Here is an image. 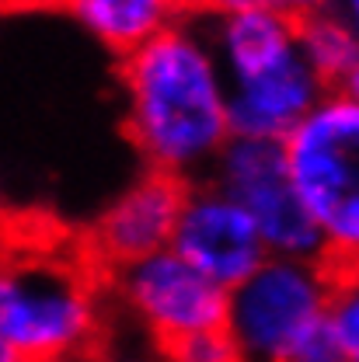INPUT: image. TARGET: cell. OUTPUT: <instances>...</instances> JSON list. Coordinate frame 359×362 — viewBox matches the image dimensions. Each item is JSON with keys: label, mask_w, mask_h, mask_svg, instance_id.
Listing matches in <instances>:
<instances>
[{"label": "cell", "mask_w": 359, "mask_h": 362, "mask_svg": "<svg viewBox=\"0 0 359 362\" xmlns=\"http://www.w3.org/2000/svg\"><path fill=\"white\" fill-rule=\"evenodd\" d=\"M210 178L251 213L269 244V255L328 262L324 233L297 188L283 139L234 136L217 157Z\"/></svg>", "instance_id": "obj_5"}, {"label": "cell", "mask_w": 359, "mask_h": 362, "mask_svg": "<svg viewBox=\"0 0 359 362\" xmlns=\"http://www.w3.org/2000/svg\"><path fill=\"white\" fill-rule=\"evenodd\" d=\"M188 14H213V18H227V14H241V11H255V7H275L279 0H185Z\"/></svg>", "instance_id": "obj_16"}, {"label": "cell", "mask_w": 359, "mask_h": 362, "mask_svg": "<svg viewBox=\"0 0 359 362\" xmlns=\"http://www.w3.org/2000/svg\"><path fill=\"white\" fill-rule=\"evenodd\" d=\"M342 90H346L349 98H356V101H359V70L349 77V81H346V88H342Z\"/></svg>", "instance_id": "obj_20"}, {"label": "cell", "mask_w": 359, "mask_h": 362, "mask_svg": "<svg viewBox=\"0 0 359 362\" xmlns=\"http://www.w3.org/2000/svg\"><path fill=\"white\" fill-rule=\"evenodd\" d=\"M188 185L192 181H181L154 168H147L136 181H130L88 230L84 247L94 258V265L108 275L157 251H168L178 230Z\"/></svg>", "instance_id": "obj_8"}, {"label": "cell", "mask_w": 359, "mask_h": 362, "mask_svg": "<svg viewBox=\"0 0 359 362\" xmlns=\"http://www.w3.org/2000/svg\"><path fill=\"white\" fill-rule=\"evenodd\" d=\"M63 11L119 59L178 28L181 18H192L185 0H67Z\"/></svg>", "instance_id": "obj_11"}, {"label": "cell", "mask_w": 359, "mask_h": 362, "mask_svg": "<svg viewBox=\"0 0 359 362\" xmlns=\"http://www.w3.org/2000/svg\"><path fill=\"white\" fill-rule=\"evenodd\" d=\"M101 293L94 258L52 244H11L0 272V349L21 362H77L101 349Z\"/></svg>", "instance_id": "obj_2"}, {"label": "cell", "mask_w": 359, "mask_h": 362, "mask_svg": "<svg viewBox=\"0 0 359 362\" xmlns=\"http://www.w3.org/2000/svg\"><path fill=\"white\" fill-rule=\"evenodd\" d=\"M164 362H244L234 334L227 327L217 331H195V334H185L178 341H168L157 349Z\"/></svg>", "instance_id": "obj_14"}, {"label": "cell", "mask_w": 359, "mask_h": 362, "mask_svg": "<svg viewBox=\"0 0 359 362\" xmlns=\"http://www.w3.org/2000/svg\"><path fill=\"white\" fill-rule=\"evenodd\" d=\"M328 320L346 349V359L359 362V269H335Z\"/></svg>", "instance_id": "obj_13"}, {"label": "cell", "mask_w": 359, "mask_h": 362, "mask_svg": "<svg viewBox=\"0 0 359 362\" xmlns=\"http://www.w3.org/2000/svg\"><path fill=\"white\" fill-rule=\"evenodd\" d=\"M300 49L328 90H342L346 81L359 70V35L353 28L338 25L335 18H324L321 11L297 18Z\"/></svg>", "instance_id": "obj_12"}, {"label": "cell", "mask_w": 359, "mask_h": 362, "mask_svg": "<svg viewBox=\"0 0 359 362\" xmlns=\"http://www.w3.org/2000/svg\"><path fill=\"white\" fill-rule=\"evenodd\" d=\"M286 362H349V359H346V349H342L331 320L324 317V320H317L314 327L290 349Z\"/></svg>", "instance_id": "obj_15"}, {"label": "cell", "mask_w": 359, "mask_h": 362, "mask_svg": "<svg viewBox=\"0 0 359 362\" xmlns=\"http://www.w3.org/2000/svg\"><path fill=\"white\" fill-rule=\"evenodd\" d=\"M126 136L147 168L181 181L210 178L234 139L230 94L213 45L192 28H171L119 59Z\"/></svg>", "instance_id": "obj_1"}, {"label": "cell", "mask_w": 359, "mask_h": 362, "mask_svg": "<svg viewBox=\"0 0 359 362\" xmlns=\"http://www.w3.org/2000/svg\"><path fill=\"white\" fill-rule=\"evenodd\" d=\"M108 293L150 334L154 349L195 331L227 327L230 289L188 265L175 247L108 272Z\"/></svg>", "instance_id": "obj_6"}, {"label": "cell", "mask_w": 359, "mask_h": 362, "mask_svg": "<svg viewBox=\"0 0 359 362\" xmlns=\"http://www.w3.org/2000/svg\"><path fill=\"white\" fill-rule=\"evenodd\" d=\"M213 52L220 59L227 88L251 81L266 70H275L300 56L297 18L279 7H255L241 14H227L217 25Z\"/></svg>", "instance_id": "obj_10"}, {"label": "cell", "mask_w": 359, "mask_h": 362, "mask_svg": "<svg viewBox=\"0 0 359 362\" xmlns=\"http://www.w3.org/2000/svg\"><path fill=\"white\" fill-rule=\"evenodd\" d=\"M77 362H164L161 352H154V356H147V352H112V349H98V352H91L84 359Z\"/></svg>", "instance_id": "obj_17"}, {"label": "cell", "mask_w": 359, "mask_h": 362, "mask_svg": "<svg viewBox=\"0 0 359 362\" xmlns=\"http://www.w3.org/2000/svg\"><path fill=\"white\" fill-rule=\"evenodd\" d=\"M171 247L224 289H237L272 258L251 213L213 178L188 185Z\"/></svg>", "instance_id": "obj_7"}, {"label": "cell", "mask_w": 359, "mask_h": 362, "mask_svg": "<svg viewBox=\"0 0 359 362\" xmlns=\"http://www.w3.org/2000/svg\"><path fill=\"white\" fill-rule=\"evenodd\" d=\"M230 129L234 136L251 139H290L297 126L328 98L324 81L311 70V63L293 56L290 63L266 70L251 81L230 84Z\"/></svg>", "instance_id": "obj_9"}, {"label": "cell", "mask_w": 359, "mask_h": 362, "mask_svg": "<svg viewBox=\"0 0 359 362\" xmlns=\"http://www.w3.org/2000/svg\"><path fill=\"white\" fill-rule=\"evenodd\" d=\"M275 7L286 11V14H293V18H307V14L321 11V0H279Z\"/></svg>", "instance_id": "obj_18"}, {"label": "cell", "mask_w": 359, "mask_h": 362, "mask_svg": "<svg viewBox=\"0 0 359 362\" xmlns=\"http://www.w3.org/2000/svg\"><path fill=\"white\" fill-rule=\"evenodd\" d=\"M4 4H7V11H45V7L63 11L67 7V0H4Z\"/></svg>", "instance_id": "obj_19"}, {"label": "cell", "mask_w": 359, "mask_h": 362, "mask_svg": "<svg viewBox=\"0 0 359 362\" xmlns=\"http://www.w3.org/2000/svg\"><path fill=\"white\" fill-rule=\"evenodd\" d=\"M335 269L328 262L275 258L230 289L227 331L244 362H286L290 349L328 317Z\"/></svg>", "instance_id": "obj_4"}, {"label": "cell", "mask_w": 359, "mask_h": 362, "mask_svg": "<svg viewBox=\"0 0 359 362\" xmlns=\"http://www.w3.org/2000/svg\"><path fill=\"white\" fill-rule=\"evenodd\" d=\"M353 4V21H356V35H359V0H349Z\"/></svg>", "instance_id": "obj_21"}, {"label": "cell", "mask_w": 359, "mask_h": 362, "mask_svg": "<svg viewBox=\"0 0 359 362\" xmlns=\"http://www.w3.org/2000/svg\"><path fill=\"white\" fill-rule=\"evenodd\" d=\"M286 153L331 269H359V101L328 90L286 139Z\"/></svg>", "instance_id": "obj_3"}]
</instances>
